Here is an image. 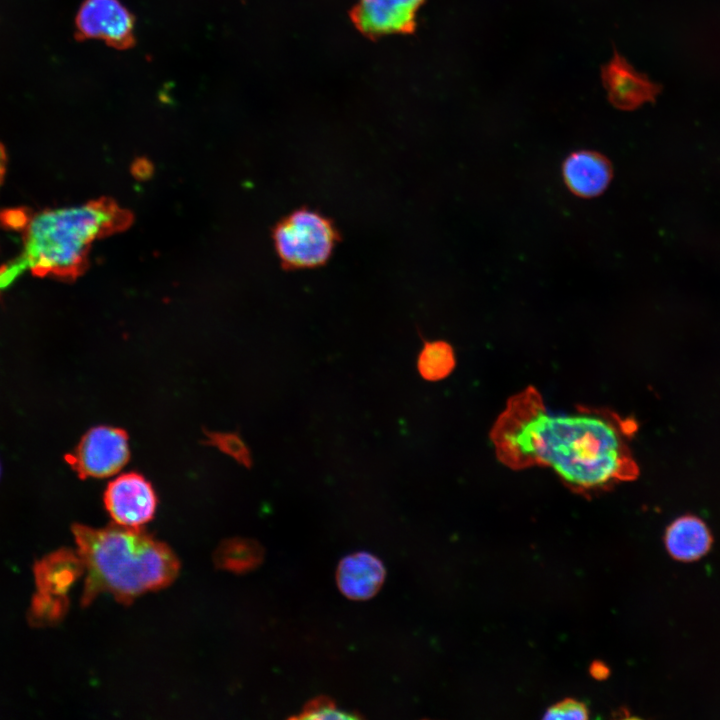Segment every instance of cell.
<instances>
[{
  "label": "cell",
  "mask_w": 720,
  "mask_h": 720,
  "mask_svg": "<svg viewBox=\"0 0 720 720\" xmlns=\"http://www.w3.org/2000/svg\"><path fill=\"white\" fill-rule=\"evenodd\" d=\"M601 79L609 102L620 110H634L654 101L659 92V87L637 72L616 49L609 62L601 66Z\"/></svg>",
  "instance_id": "obj_10"
},
{
  "label": "cell",
  "mask_w": 720,
  "mask_h": 720,
  "mask_svg": "<svg viewBox=\"0 0 720 720\" xmlns=\"http://www.w3.org/2000/svg\"><path fill=\"white\" fill-rule=\"evenodd\" d=\"M664 541L674 559L689 562L704 556L713 540L707 525L700 518L684 515L668 526Z\"/></svg>",
  "instance_id": "obj_13"
},
{
  "label": "cell",
  "mask_w": 720,
  "mask_h": 720,
  "mask_svg": "<svg viewBox=\"0 0 720 720\" xmlns=\"http://www.w3.org/2000/svg\"><path fill=\"white\" fill-rule=\"evenodd\" d=\"M589 717L585 703L568 698L549 707L543 718L552 720H582Z\"/></svg>",
  "instance_id": "obj_17"
},
{
  "label": "cell",
  "mask_w": 720,
  "mask_h": 720,
  "mask_svg": "<svg viewBox=\"0 0 720 720\" xmlns=\"http://www.w3.org/2000/svg\"><path fill=\"white\" fill-rule=\"evenodd\" d=\"M562 175L571 193L581 198H592L606 190L613 177V168L601 153L580 150L565 159Z\"/></svg>",
  "instance_id": "obj_11"
},
{
  "label": "cell",
  "mask_w": 720,
  "mask_h": 720,
  "mask_svg": "<svg viewBox=\"0 0 720 720\" xmlns=\"http://www.w3.org/2000/svg\"><path fill=\"white\" fill-rule=\"evenodd\" d=\"M348 712L339 710L334 701L328 697L320 696L309 701L301 711V714L295 716L297 719H351L357 718Z\"/></svg>",
  "instance_id": "obj_15"
},
{
  "label": "cell",
  "mask_w": 720,
  "mask_h": 720,
  "mask_svg": "<svg viewBox=\"0 0 720 720\" xmlns=\"http://www.w3.org/2000/svg\"><path fill=\"white\" fill-rule=\"evenodd\" d=\"M424 0H358L351 11L355 27L369 38L412 33Z\"/></svg>",
  "instance_id": "obj_9"
},
{
  "label": "cell",
  "mask_w": 720,
  "mask_h": 720,
  "mask_svg": "<svg viewBox=\"0 0 720 720\" xmlns=\"http://www.w3.org/2000/svg\"><path fill=\"white\" fill-rule=\"evenodd\" d=\"M72 532L86 571L83 606L101 593L128 604L146 592L168 586L179 572V561L169 546L141 527L115 523L97 529L74 524Z\"/></svg>",
  "instance_id": "obj_2"
},
{
  "label": "cell",
  "mask_w": 720,
  "mask_h": 720,
  "mask_svg": "<svg viewBox=\"0 0 720 720\" xmlns=\"http://www.w3.org/2000/svg\"><path fill=\"white\" fill-rule=\"evenodd\" d=\"M104 503L116 524L140 528L153 518L157 498L144 477L137 473H127L108 484Z\"/></svg>",
  "instance_id": "obj_8"
},
{
  "label": "cell",
  "mask_w": 720,
  "mask_h": 720,
  "mask_svg": "<svg viewBox=\"0 0 720 720\" xmlns=\"http://www.w3.org/2000/svg\"><path fill=\"white\" fill-rule=\"evenodd\" d=\"M84 572L78 554L68 549L53 552L34 566L37 591L33 596L29 619L34 625L57 622L67 608V593Z\"/></svg>",
  "instance_id": "obj_5"
},
{
  "label": "cell",
  "mask_w": 720,
  "mask_h": 720,
  "mask_svg": "<svg viewBox=\"0 0 720 720\" xmlns=\"http://www.w3.org/2000/svg\"><path fill=\"white\" fill-rule=\"evenodd\" d=\"M7 157L3 145L0 143V184L3 181L6 172Z\"/></svg>",
  "instance_id": "obj_18"
},
{
  "label": "cell",
  "mask_w": 720,
  "mask_h": 720,
  "mask_svg": "<svg viewBox=\"0 0 720 720\" xmlns=\"http://www.w3.org/2000/svg\"><path fill=\"white\" fill-rule=\"evenodd\" d=\"M262 558L263 549L254 541L244 540L232 544V567L234 569L242 571L255 568Z\"/></svg>",
  "instance_id": "obj_16"
},
{
  "label": "cell",
  "mask_w": 720,
  "mask_h": 720,
  "mask_svg": "<svg viewBox=\"0 0 720 720\" xmlns=\"http://www.w3.org/2000/svg\"><path fill=\"white\" fill-rule=\"evenodd\" d=\"M272 239L281 266L286 270H302L324 266L341 235L330 217L302 206L276 223Z\"/></svg>",
  "instance_id": "obj_4"
},
{
  "label": "cell",
  "mask_w": 720,
  "mask_h": 720,
  "mask_svg": "<svg viewBox=\"0 0 720 720\" xmlns=\"http://www.w3.org/2000/svg\"><path fill=\"white\" fill-rule=\"evenodd\" d=\"M75 23L78 41L99 39L117 50L135 45V18L119 0H85Z\"/></svg>",
  "instance_id": "obj_7"
},
{
  "label": "cell",
  "mask_w": 720,
  "mask_h": 720,
  "mask_svg": "<svg viewBox=\"0 0 720 720\" xmlns=\"http://www.w3.org/2000/svg\"><path fill=\"white\" fill-rule=\"evenodd\" d=\"M130 213L108 199L43 210L24 228L23 251L0 268V290L22 271L37 277L73 280L87 267L92 244L131 223Z\"/></svg>",
  "instance_id": "obj_3"
},
{
  "label": "cell",
  "mask_w": 720,
  "mask_h": 720,
  "mask_svg": "<svg viewBox=\"0 0 720 720\" xmlns=\"http://www.w3.org/2000/svg\"><path fill=\"white\" fill-rule=\"evenodd\" d=\"M340 591L352 600H367L380 590L385 579L382 562L367 552H357L343 558L337 568Z\"/></svg>",
  "instance_id": "obj_12"
},
{
  "label": "cell",
  "mask_w": 720,
  "mask_h": 720,
  "mask_svg": "<svg viewBox=\"0 0 720 720\" xmlns=\"http://www.w3.org/2000/svg\"><path fill=\"white\" fill-rule=\"evenodd\" d=\"M636 431L632 418L609 409L577 406L574 412H550L539 391L529 386L507 401L490 438L505 466L548 467L570 489L591 493L637 478L629 446Z\"/></svg>",
  "instance_id": "obj_1"
},
{
  "label": "cell",
  "mask_w": 720,
  "mask_h": 720,
  "mask_svg": "<svg viewBox=\"0 0 720 720\" xmlns=\"http://www.w3.org/2000/svg\"><path fill=\"white\" fill-rule=\"evenodd\" d=\"M65 459L81 478L109 477L118 472L129 459L127 435L118 428H92Z\"/></svg>",
  "instance_id": "obj_6"
},
{
  "label": "cell",
  "mask_w": 720,
  "mask_h": 720,
  "mask_svg": "<svg viewBox=\"0 0 720 720\" xmlns=\"http://www.w3.org/2000/svg\"><path fill=\"white\" fill-rule=\"evenodd\" d=\"M456 358L452 346L445 341L424 342L418 356L417 368L425 380L446 378L455 368Z\"/></svg>",
  "instance_id": "obj_14"
}]
</instances>
